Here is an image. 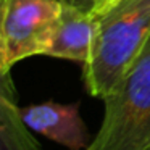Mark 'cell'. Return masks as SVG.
Returning a JSON list of instances; mask_svg holds the SVG:
<instances>
[{
  "mask_svg": "<svg viewBox=\"0 0 150 150\" xmlns=\"http://www.w3.org/2000/svg\"><path fill=\"white\" fill-rule=\"evenodd\" d=\"M62 2L71 4V5L79 7V8H84V10H87V11H91L92 10V5H94V0H62Z\"/></svg>",
  "mask_w": 150,
  "mask_h": 150,
  "instance_id": "cell-8",
  "label": "cell"
},
{
  "mask_svg": "<svg viewBox=\"0 0 150 150\" xmlns=\"http://www.w3.org/2000/svg\"><path fill=\"white\" fill-rule=\"evenodd\" d=\"M97 31L98 20L91 11L62 2V11L45 55L87 65L92 58Z\"/></svg>",
  "mask_w": 150,
  "mask_h": 150,
  "instance_id": "cell-5",
  "label": "cell"
},
{
  "mask_svg": "<svg viewBox=\"0 0 150 150\" xmlns=\"http://www.w3.org/2000/svg\"><path fill=\"white\" fill-rule=\"evenodd\" d=\"M121 0H94V5H92L91 13L94 15L95 18H102L111 10L115 8Z\"/></svg>",
  "mask_w": 150,
  "mask_h": 150,
  "instance_id": "cell-7",
  "label": "cell"
},
{
  "mask_svg": "<svg viewBox=\"0 0 150 150\" xmlns=\"http://www.w3.org/2000/svg\"><path fill=\"white\" fill-rule=\"evenodd\" d=\"M98 20L92 58L82 66L89 95L103 100L124 78L150 39V0H121Z\"/></svg>",
  "mask_w": 150,
  "mask_h": 150,
  "instance_id": "cell-1",
  "label": "cell"
},
{
  "mask_svg": "<svg viewBox=\"0 0 150 150\" xmlns=\"http://www.w3.org/2000/svg\"><path fill=\"white\" fill-rule=\"evenodd\" d=\"M7 0H0V26H2V16H4V7Z\"/></svg>",
  "mask_w": 150,
  "mask_h": 150,
  "instance_id": "cell-10",
  "label": "cell"
},
{
  "mask_svg": "<svg viewBox=\"0 0 150 150\" xmlns=\"http://www.w3.org/2000/svg\"><path fill=\"white\" fill-rule=\"evenodd\" d=\"M21 115L31 131L69 150H84L91 144L87 126L79 115V103L42 102L21 108Z\"/></svg>",
  "mask_w": 150,
  "mask_h": 150,
  "instance_id": "cell-4",
  "label": "cell"
},
{
  "mask_svg": "<svg viewBox=\"0 0 150 150\" xmlns=\"http://www.w3.org/2000/svg\"><path fill=\"white\" fill-rule=\"evenodd\" d=\"M0 150H42L16 105L10 73L0 76Z\"/></svg>",
  "mask_w": 150,
  "mask_h": 150,
  "instance_id": "cell-6",
  "label": "cell"
},
{
  "mask_svg": "<svg viewBox=\"0 0 150 150\" xmlns=\"http://www.w3.org/2000/svg\"><path fill=\"white\" fill-rule=\"evenodd\" d=\"M8 69L5 68L4 65V49H2V37H0V76H4V74H8Z\"/></svg>",
  "mask_w": 150,
  "mask_h": 150,
  "instance_id": "cell-9",
  "label": "cell"
},
{
  "mask_svg": "<svg viewBox=\"0 0 150 150\" xmlns=\"http://www.w3.org/2000/svg\"><path fill=\"white\" fill-rule=\"evenodd\" d=\"M103 102L100 129L84 150H150V39Z\"/></svg>",
  "mask_w": 150,
  "mask_h": 150,
  "instance_id": "cell-2",
  "label": "cell"
},
{
  "mask_svg": "<svg viewBox=\"0 0 150 150\" xmlns=\"http://www.w3.org/2000/svg\"><path fill=\"white\" fill-rule=\"evenodd\" d=\"M62 0H7L4 7L0 37L4 65H13L34 55H45Z\"/></svg>",
  "mask_w": 150,
  "mask_h": 150,
  "instance_id": "cell-3",
  "label": "cell"
}]
</instances>
